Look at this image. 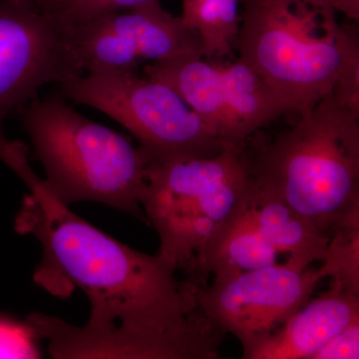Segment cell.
Wrapping results in <instances>:
<instances>
[{"label": "cell", "instance_id": "obj_12", "mask_svg": "<svg viewBox=\"0 0 359 359\" xmlns=\"http://www.w3.org/2000/svg\"><path fill=\"white\" fill-rule=\"evenodd\" d=\"M219 65L223 76L226 145H243L257 130L292 113L289 104L240 59Z\"/></svg>", "mask_w": 359, "mask_h": 359}, {"label": "cell", "instance_id": "obj_19", "mask_svg": "<svg viewBox=\"0 0 359 359\" xmlns=\"http://www.w3.org/2000/svg\"><path fill=\"white\" fill-rule=\"evenodd\" d=\"M359 320L335 334L311 359H358Z\"/></svg>", "mask_w": 359, "mask_h": 359}, {"label": "cell", "instance_id": "obj_15", "mask_svg": "<svg viewBox=\"0 0 359 359\" xmlns=\"http://www.w3.org/2000/svg\"><path fill=\"white\" fill-rule=\"evenodd\" d=\"M181 18L199 35L204 57L233 55L240 29V0H183Z\"/></svg>", "mask_w": 359, "mask_h": 359}, {"label": "cell", "instance_id": "obj_21", "mask_svg": "<svg viewBox=\"0 0 359 359\" xmlns=\"http://www.w3.org/2000/svg\"><path fill=\"white\" fill-rule=\"evenodd\" d=\"M14 1L20 2V4H27V6H34L39 0H14Z\"/></svg>", "mask_w": 359, "mask_h": 359}, {"label": "cell", "instance_id": "obj_11", "mask_svg": "<svg viewBox=\"0 0 359 359\" xmlns=\"http://www.w3.org/2000/svg\"><path fill=\"white\" fill-rule=\"evenodd\" d=\"M95 20L133 45L141 60L154 62L183 56L204 57L198 33L181 18L168 13L160 0H151L125 13L107 14Z\"/></svg>", "mask_w": 359, "mask_h": 359}, {"label": "cell", "instance_id": "obj_8", "mask_svg": "<svg viewBox=\"0 0 359 359\" xmlns=\"http://www.w3.org/2000/svg\"><path fill=\"white\" fill-rule=\"evenodd\" d=\"M81 74L67 33L37 7L0 0V121L45 85Z\"/></svg>", "mask_w": 359, "mask_h": 359}, {"label": "cell", "instance_id": "obj_2", "mask_svg": "<svg viewBox=\"0 0 359 359\" xmlns=\"http://www.w3.org/2000/svg\"><path fill=\"white\" fill-rule=\"evenodd\" d=\"M250 174L328 238L359 216V112L332 94L257 152Z\"/></svg>", "mask_w": 359, "mask_h": 359}, {"label": "cell", "instance_id": "obj_5", "mask_svg": "<svg viewBox=\"0 0 359 359\" xmlns=\"http://www.w3.org/2000/svg\"><path fill=\"white\" fill-rule=\"evenodd\" d=\"M20 111L45 181L59 200L100 203L147 219L141 205L149 160L143 149L56 97H36Z\"/></svg>", "mask_w": 359, "mask_h": 359}, {"label": "cell", "instance_id": "obj_16", "mask_svg": "<svg viewBox=\"0 0 359 359\" xmlns=\"http://www.w3.org/2000/svg\"><path fill=\"white\" fill-rule=\"evenodd\" d=\"M320 271L323 278L359 295V217L344 222L330 235Z\"/></svg>", "mask_w": 359, "mask_h": 359}, {"label": "cell", "instance_id": "obj_9", "mask_svg": "<svg viewBox=\"0 0 359 359\" xmlns=\"http://www.w3.org/2000/svg\"><path fill=\"white\" fill-rule=\"evenodd\" d=\"M359 320V295L330 283L271 334L243 351L245 359H311L335 334Z\"/></svg>", "mask_w": 359, "mask_h": 359}, {"label": "cell", "instance_id": "obj_13", "mask_svg": "<svg viewBox=\"0 0 359 359\" xmlns=\"http://www.w3.org/2000/svg\"><path fill=\"white\" fill-rule=\"evenodd\" d=\"M145 75L172 87L216 131L224 145L226 119L219 63L201 56H183L154 61L146 66Z\"/></svg>", "mask_w": 359, "mask_h": 359}, {"label": "cell", "instance_id": "obj_4", "mask_svg": "<svg viewBox=\"0 0 359 359\" xmlns=\"http://www.w3.org/2000/svg\"><path fill=\"white\" fill-rule=\"evenodd\" d=\"M236 49L245 63L304 114L332 93L339 78L359 65L358 42L335 13L297 0H240Z\"/></svg>", "mask_w": 359, "mask_h": 359}, {"label": "cell", "instance_id": "obj_7", "mask_svg": "<svg viewBox=\"0 0 359 359\" xmlns=\"http://www.w3.org/2000/svg\"><path fill=\"white\" fill-rule=\"evenodd\" d=\"M320 269L276 264L214 278L196 289L198 309L215 327L233 334L243 351L280 327L309 302L323 280Z\"/></svg>", "mask_w": 359, "mask_h": 359}, {"label": "cell", "instance_id": "obj_3", "mask_svg": "<svg viewBox=\"0 0 359 359\" xmlns=\"http://www.w3.org/2000/svg\"><path fill=\"white\" fill-rule=\"evenodd\" d=\"M243 145L210 157L149 156L142 209L160 238L158 254L205 285L207 264L219 237L245 207L250 185Z\"/></svg>", "mask_w": 359, "mask_h": 359}, {"label": "cell", "instance_id": "obj_17", "mask_svg": "<svg viewBox=\"0 0 359 359\" xmlns=\"http://www.w3.org/2000/svg\"><path fill=\"white\" fill-rule=\"evenodd\" d=\"M149 1L151 0H39L34 6L65 30Z\"/></svg>", "mask_w": 359, "mask_h": 359}, {"label": "cell", "instance_id": "obj_14", "mask_svg": "<svg viewBox=\"0 0 359 359\" xmlns=\"http://www.w3.org/2000/svg\"><path fill=\"white\" fill-rule=\"evenodd\" d=\"M278 255L242 212L215 245L207 273L214 278L240 275L278 264Z\"/></svg>", "mask_w": 359, "mask_h": 359}, {"label": "cell", "instance_id": "obj_10", "mask_svg": "<svg viewBox=\"0 0 359 359\" xmlns=\"http://www.w3.org/2000/svg\"><path fill=\"white\" fill-rule=\"evenodd\" d=\"M243 212L268 244L287 255L285 264L306 269L323 263L330 238L287 203L257 188L252 179Z\"/></svg>", "mask_w": 359, "mask_h": 359}, {"label": "cell", "instance_id": "obj_18", "mask_svg": "<svg viewBox=\"0 0 359 359\" xmlns=\"http://www.w3.org/2000/svg\"><path fill=\"white\" fill-rule=\"evenodd\" d=\"M37 340L26 321L0 318V358H39Z\"/></svg>", "mask_w": 359, "mask_h": 359}, {"label": "cell", "instance_id": "obj_20", "mask_svg": "<svg viewBox=\"0 0 359 359\" xmlns=\"http://www.w3.org/2000/svg\"><path fill=\"white\" fill-rule=\"evenodd\" d=\"M311 8L323 13H341L348 20H359V0H297Z\"/></svg>", "mask_w": 359, "mask_h": 359}, {"label": "cell", "instance_id": "obj_1", "mask_svg": "<svg viewBox=\"0 0 359 359\" xmlns=\"http://www.w3.org/2000/svg\"><path fill=\"white\" fill-rule=\"evenodd\" d=\"M0 158L29 189L16 230L42 247L39 285L57 297L84 292L88 323L74 327L45 314L26 318L54 358L195 359L208 320L198 309L196 287L180 280L160 254L151 256L106 235L74 214L33 172L27 148L6 144Z\"/></svg>", "mask_w": 359, "mask_h": 359}, {"label": "cell", "instance_id": "obj_6", "mask_svg": "<svg viewBox=\"0 0 359 359\" xmlns=\"http://www.w3.org/2000/svg\"><path fill=\"white\" fill-rule=\"evenodd\" d=\"M60 89L66 98L124 126L150 157H210L226 146L172 87L133 70L90 71Z\"/></svg>", "mask_w": 359, "mask_h": 359}]
</instances>
